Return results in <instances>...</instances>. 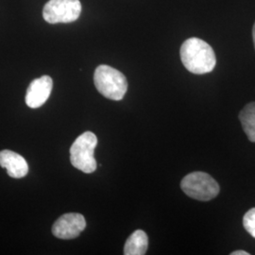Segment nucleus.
Here are the masks:
<instances>
[{
	"mask_svg": "<svg viewBox=\"0 0 255 255\" xmlns=\"http://www.w3.org/2000/svg\"><path fill=\"white\" fill-rule=\"evenodd\" d=\"M86 227V221L82 214H64L55 221L52 234L60 239H74L79 237Z\"/></svg>",
	"mask_w": 255,
	"mask_h": 255,
	"instance_id": "obj_6",
	"label": "nucleus"
},
{
	"mask_svg": "<svg viewBox=\"0 0 255 255\" xmlns=\"http://www.w3.org/2000/svg\"><path fill=\"white\" fill-rule=\"evenodd\" d=\"M243 226L247 232L255 238V208L249 210L243 218Z\"/></svg>",
	"mask_w": 255,
	"mask_h": 255,
	"instance_id": "obj_11",
	"label": "nucleus"
},
{
	"mask_svg": "<svg viewBox=\"0 0 255 255\" xmlns=\"http://www.w3.org/2000/svg\"><path fill=\"white\" fill-rule=\"evenodd\" d=\"M94 82L97 90L112 101H121L127 93L128 82L124 74L106 64L97 67Z\"/></svg>",
	"mask_w": 255,
	"mask_h": 255,
	"instance_id": "obj_2",
	"label": "nucleus"
},
{
	"mask_svg": "<svg viewBox=\"0 0 255 255\" xmlns=\"http://www.w3.org/2000/svg\"><path fill=\"white\" fill-rule=\"evenodd\" d=\"M180 54L182 64L193 74L210 73L217 64L214 49L200 38L187 39L181 46Z\"/></svg>",
	"mask_w": 255,
	"mask_h": 255,
	"instance_id": "obj_1",
	"label": "nucleus"
},
{
	"mask_svg": "<svg viewBox=\"0 0 255 255\" xmlns=\"http://www.w3.org/2000/svg\"><path fill=\"white\" fill-rule=\"evenodd\" d=\"M239 120L251 142L255 143V102H251L239 113Z\"/></svg>",
	"mask_w": 255,
	"mask_h": 255,
	"instance_id": "obj_10",
	"label": "nucleus"
},
{
	"mask_svg": "<svg viewBox=\"0 0 255 255\" xmlns=\"http://www.w3.org/2000/svg\"><path fill=\"white\" fill-rule=\"evenodd\" d=\"M98 146V138L92 131H86L78 137L70 147V162L75 168L86 174L97 169V161L94 157Z\"/></svg>",
	"mask_w": 255,
	"mask_h": 255,
	"instance_id": "obj_3",
	"label": "nucleus"
},
{
	"mask_svg": "<svg viewBox=\"0 0 255 255\" xmlns=\"http://www.w3.org/2000/svg\"><path fill=\"white\" fill-rule=\"evenodd\" d=\"M53 88V81L49 76H43L30 82L26 94V103L29 108L36 109L43 106Z\"/></svg>",
	"mask_w": 255,
	"mask_h": 255,
	"instance_id": "obj_7",
	"label": "nucleus"
},
{
	"mask_svg": "<svg viewBox=\"0 0 255 255\" xmlns=\"http://www.w3.org/2000/svg\"><path fill=\"white\" fill-rule=\"evenodd\" d=\"M148 246V237L142 230H136L133 232L126 241L124 247L125 255H146Z\"/></svg>",
	"mask_w": 255,
	"mask_h": 255,
	"instance_id": "obj_9",
	"label": "nucleus"
},
{
	"mask_svg": "<svg viewBox=\"0 0 255 255\" xmlns=\"http://www.w3.org/2000/svg\"><path fill=\"white\" fill-rule=\"evenodd\" d=\"M80 0H49L43 9V17L49 24L71 23L80 17Z\"/></svg>",
	"mask_w": 255,
	"mask_h": 255,
	"instance_id": "obj_5",
	"label": "nucleus"
},
{
	"mask_svg": "<svg viewBox=\"0 0 255 255\" xmlns=\"http://www.w3.org/2000/svg\"><path fill=\"white\" fill-rule=\"evenodd\" d=\"M181 187L188 197L201 201L213 200L220 190L219 183L212 176L200 171L186 175L182 180Z\"/></svg>",
	"mask_w": 255,
	"mask_h": 255,
	"instance_id": "obj_4",
	"label": "nucleus"
},
{
	"mask_svg": "<svg viewBox=\"0 0 255 255\" xmlns=\"http://www.w3.org/2000/svg\"><path fill=\"white\" fill-rule=\"evenodd\" d=\"M231 255H250V254L245 251H236V252H233Z\"/></svg>",
	"mask_w": 255,
	"mask_h": 255,
	"instance_id": "obj_12",
	"label": "nucleus"
},
{
	"mask_svg": "<svg viewBox=\"0 0 255 255\" xmlns=\"http://www.w3.org/2000/svg\"><path fill=\"white\" fill-rule=\"evenodd\" d=\"M253 38H254V44H255V23L254 27H253Z\"/></svg>",
	"mask_w": 255,
	"mask_h": 255,
	"instance_id": "obj_13",
	"label": "nucleus"
},
{
	"mask_svg": "<svg viewBox=\"0 0 255 255\" xmlns=\"http://www.w3.org/2000/svg\"><path fill=\"white\" fill-rule=\"evenodd\" d=\"M0 165L7 169L9 177L14 179L23 178L28 172V164L25 158L8 149L0 151Z\"/></svg>",
	"mask_w": 255,
	"mask_h": 255,
	"instance_id": "obj_8",
	"label": "nucleus"
}]
</instances>
